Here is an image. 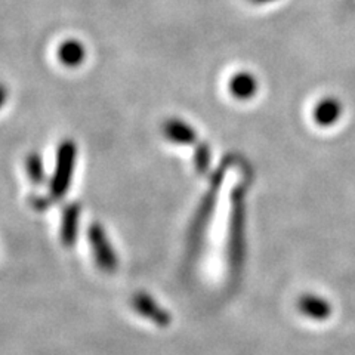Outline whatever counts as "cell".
Wrapping results in <instances>:
<instances>
[{"label": "cell", "instance_id": "1", "mask_svg": "<svg viewBox=\"0 0 355 355\" xmlns=\"http://www.w3.org/2000/svg\"><path fill=\"white\" fill-rule=\"evenodd\" d=\"M76 162V147L70 141H65L58 150V160H57V171H55L53 181L51 185V193L53 197L61 198L71 181V175Z\"/></svg>", "mask_w": 355, "mask_h": 355}, {"label": "cell", "instance_id": "2", "mask_svg": "<svg viewBox=\"0 0 355 355\" xmlns=\"http://www.w3.org/2000/svg\"><path fill=\"white\" fill-rule=\"evenodd\" d=\"M89 241H91L92 253L98 268L104 272H114L117 270L119 261L101 225L94 224L89 228Z\"/></svg>", "mask_w": 355, "mask_h": 355}, {"label": "cell", "instance_id": "3", "mask_svg": "<svg viewBox=\"0 0 355 355\" xmlns=\"http://www.w3.org/2000/svg\"><path fill=\"white\" fill-rule=\"evenodd\" d=\"M234 209H232V220L230 230V265L232 270H237L243 261V224H244V210H243V197L241 193L237 191V197L234 196Z\"/></svg>", "mask_w": 355, "mask_h": 355}, {"label": "cell", "instance_id": "4", "mask_svg": "<svg viewBox=\"0 0 355 355\" xmlns=\"http://www.w3.org/2000/svg\"><path fill=\"white\" fill-rule=\"evenodd\" d=\"M130 306L141 317L150 320L151 323L159 327H168L172 323V317L169 311L163 309L155 299H153L148 293H135L130 297Z\"/></svg>", "mask_w": 355, "mask_h": 355}, {"label": "cell", "instance_id": "5", "mask_svg": "<svg viewBox=\"0 0 355 355\" xmlns=\"http://www.w3.org/2000/svg\"><path fill=\"white\" fill-rule=\"evenodd\" d=\"M342 114V105L336 98H323L321 101L317 103L313 117L314 121L321 128H329L333 126L339 120Z\"/></svg>", "mask_w": 355, "mask_h": 355}, {"label": "cell", "instance_id": "6", "mask_svg": "<svg viewBox=\"0 0 355 355\" xmlns=\"http://www.w3.org/2000/svg\"><path fill=\"white\" fill-rule=\"evenodd\" d=\"M230 91L234 98L246 101V99L253 98L257 94L258 82L252 73L241 71L232 76V79L230 80Z\"/></svg>", "mask_w": 355, "mask_h": 355}, {"label": "cell", "instance_id": "7", "mask_svg": "<svg viewBox=\"0 0 355 355\" xmlns=\"http://www.w3.org/2000/svg\"><path fill=\"white\" fill-rule=\"evenodd\" d=\"M80 207L79 205H70L64 210L62 227H61V241L64 246H73L77 236V220H79Z\"/></svg>", "mask_w": 355, "mask_h": 355}, {"label": "cell", "instance_id": "8", "mask_svg": "<svg viewBox=\"0 0 355 355\" xmlns=\"http://www.w3.org/2000/svg\"><path fill=\"white\" fill-rule=\"evenodd\" d=\"M164 135L176 144H193L196 142V132L191 126L181 120H168L164 123Z\"/></svg>", "mask_w": 355, "mask_h": 355}, {"label": "cell", "instance_id": "9", "mask_svg": "<svg viewBox=\"0 0 355 355\" xmlns=\"http://www.w3.org/2000/svg\"><path fill=\"white\" fill-rule=\"evenodd\" d=\"M58 57L62 64L69 67H76L85 60V48L77 40H67L61 44Z\"/></svg>", "mask_w": 355, "mask_h": 355}, {"label": "cell", "instance_id": "10", "mask_svg": "<svg viewBox=\"0 0 355 355\" xmlns=\"http://www.w3.org/2000/svg\"><path fill=\"white\" fill-rule=\"evenodd\" d=\"M27 171L35 184H42L44 181V172H43V163L37 154H31L27 159Z\"/></svg>", "mask_w": 355, "mask_h": 355}, {"label": "cell", "instance_id": "11", "mask_svg": "<svg viewBox=\"0 0 355 355\" xmlns=\"http://www.w3.org/2000/svg\"><path fill=\"white\" fill-rule=\"evenodd\" d=\"M210 163V150L206 144H200L196 150V168L198 172H206Z\"/></svg>", "mask_w": 355, "mask_h": 355}, {"label": "cell", "instance_id": "12", "mask_svg": "<svg viewBox=\"0 0 355 355\" xmlns=\"http://www.w3.org/2000/svg\"><path fill=\"white\" fill-rule=\"evenodd\" d=\"M6 98H8V91H6V87H5L3 85H0V108H2V105L5 104Z\"/></svg>", "mask_w": 355, "mask_h": 355}, {"label": "cell", "instance_id": "13", "mask_svg": "<svg viewBox=\"0 0 355 355\" xmlns=\"http://www.w3.org/2000/svg\"><path fill=\"white\" fill-rule=\"evenodd\" d=\"M250 2H253V3H261V5H263V3H271V2H275V0H250Z\"/></svg>", "mask_w": 355, "mask_h": 355}]
</instances>
